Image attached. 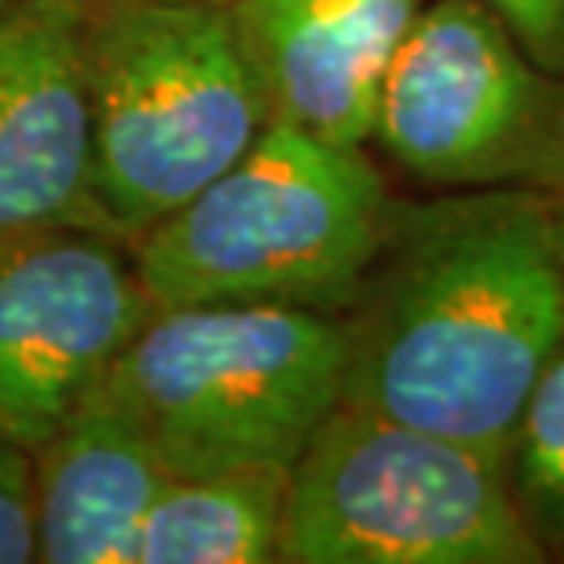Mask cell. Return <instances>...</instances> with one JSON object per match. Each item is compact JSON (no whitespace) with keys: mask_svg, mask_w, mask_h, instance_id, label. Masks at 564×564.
I'll use <instances>...</instances> for the list:
<instances>
[{"mask_svg":"<svg viewBox=\"0 0 564 564\" xmlns=\"http://www.w3.org/2000/svg\"><path fill=\"white\" fill-rule=\"evenodd\" d=\"M337 315L348 337L341 403L506 451L564 341L550 195L392 198L378 250Z\"/></svg>","mask_w":564,"mask_h":564,"instance_id":"1","label":"cell"},{"mask_svg":"<svg viewBox=\"0 0 564 564\" xmlns=\"http://www.w3.org/2000/svg\"><path fill=\"white\" fill-rule=\"evenodd\" d=\"M348 337L337 312L286 301L154 308L104 389L169 477L290 466L341 403Z\"/></svg>","mask_w":564,"mask_h":564,"instance_id":"2","label":"cell"},{"mask_svg":"<svg viewBox=\"0 0 564 564\" xmlns=\"http://www.w3.org/2000/svg\"><path fill=\"white\" fill-rule=\"evenodd\" d=\"M392 195L364 147L268 121L239 162L132 242L151 308L286 301L341 312Z\"/></svg>","mask_w":564,"mask_h":564,"instance_id":"3","label":"cell"},{"mask_svg":"<svg viewBox=\"0 0 564 564\" xmlns=\"http://www.w3.org/2000/svg\"><path fill=\"white\" fill-rule=\"evenodd\" d=\"M96 224L137 242L250 151L264 99L209 0H104L85 8Z\"/></svg>","mask_w":564,"mask_h":564,"instance_id":"4","label":"cell"},{"mask_svg":"<svg viewBox=\"0 0 564 564\" xmlns=\"http://www.w3.org/2000/svg\"><path fill=\"white\" fill-rule=\"evenodd\" d=\"M282 564H546L502 451L337 403L290 469Z\"/></svg>","mask_w":564,"mask_h":564,"instance_id":"5","label":"cell"},{"mask_svg":"<svg viewBox=\"0 0 564 564\" xmlns=\"http://www.w3.org/2000/svg\"><path fill=\"white\" fill-rule=\"evenodd\" d=\"M436 191L564 195V77L477 0H425L381 82L375 129Z\"/></svg>","mask_w":564,"mask_h":564,"instance_id":"6","label":"cell"},{"mask_svg":"<svg viewBox=\"0 0 564 564\" xmlns=\"http://www.w3.org/2000/svg\"><path fill=\"white\" fill-rule=\"evenodd\" d=\"M151 312L118 235L44 228L0 242V436L33 455L104 386Z\"/></svg>","mask_w":564,"mask_h":564,"instance_id":"7","label":"cell"},{"mask_svg":"<svg viewBox=\"0 0 564 564\" xmlns=\"http://www.w3.org/2000/svg\"><path fill=\"white\" fill-rule=\"evenodd\" d=\"M88 176L85 0H15L0 11V242L99 228Z\"/></svg>","mask_w":564,"mask_h":564,"instance_id":"8","label":"cell"},{"mask_svg":"<svg viewBox=\"0 0 564 564\" xmlns=\"http://www.w3.org/2000/svg\"><path fill=\"white\" fill-rule=\"evenodd\" d=\"M268 121L364 147L392 55L425 0H228Z\"/></svg>","mask_w":564,"mask_h":564,"instance_id":"9","label":"cell"},{"mask_svg":"<svg viewBox=\"0 0 564 564\" xmlns=\"http://www.w3.org/2000/svg\"><path fill=\"white\" fill-rule=\"evenodd\" d=\"M169 484L143 433L104 389L33 451V561L132 564Z\"/></svg>","mask_w":564,"mask_h":564,"instance_id":"10","label":"cell"},{"mask_svg":"<svg viewBox=\"0 0 564 564\" xmlns=\"http://www.w3.org/2000/svg\"><path fill=\"white\" fill-rule=\"evenodd\" d=\"M290 466L169 477L147 510L132 564H275Z\"/></svg>","mask_w":564,"mask_h":564,"instance_id":"11","label":"cell"},{"mask_svg":"<svg viewBox=\"0 0 564 564\" xmlns=\"http://www.w3.org/2000/svg\"><path fill=\"white\" fill-rule=\"evenodd\" d=\"M502 462L535 546L546 561H564V341L528 397Z\"/></svg>","mask_w":564,"mask_h":564,"instance_id":"12","label":"cell"},{"mask_svg":"<svg viewBox=\"0 0 564 564\" xmlns=\"http://www.w3.org/2000/svg\"><path fill=\"white\" fill-rule=\"evenodd\" d=\"M33 561V455L0 436V564Z\"/></svg>","mask_w":564,"mask_h":564,"instance_id":"13","label":"cell"},{"mask_svg":"<svg viewBox=\"0 0 564 564\" xmlns=\"http://www.w3.org/2000/svg\"><path fill=\"white\" fill-rule=\"evenodd\" d=\"M550 74L564 77V0H477Z\"/></svg>","mask_w":564,"mask_h":564,"instance_id":"14","label":"cell"},{"mask_svg":"<svg viewBox=\"0 0 564 564\" xmlns=\"http://www.w3.org/2000/svg\"><path fill=\"white\" fill-rule=\"evenodd\" d=\"M554 206V246H557V261H561V279H564V195L550 198Z\"/></svg>","mask_w":564,"mask_h":564,"instance_id":"15","label":"cell"},{"mask_svg":"<svg viewBox=\"0 0 564 564\" xmlns=\"http://www.w3.org/2000/svg\"><path fill=\"white\" fill-rule=\"evenodd\" d=\"M11 4H15V0H0V11H4V8H11Z\"/></svg>","mask_w":564,"mask_h":564,"instance_id":"16","label":"cell"},{"mask_svg":"<svg viewBox=\"0 0 564 564\" xmlns=\"http://www.w3.org/2000/svg\"><path fill=\"white\" fill-rule=\"evenodd\" d=\"M88 4H104V0H85V8H88Z\"/></svg>","mask_w":564,"mask_h":564,"instance_id":"17","label":"cell"},{"mask_svg":"<svg viewBox=\"0 0 564 564\" xmlns=\"http://www.w3.org/2000/svg\"><path fill=\"white\" fill-rule=\"evenodd\" d=\"M209 4H228V0H209Z\"/></svg>","mask_w":564,"mask_h":564,"instance_id":"18","label":"cell"}]
</instances>
